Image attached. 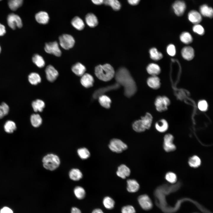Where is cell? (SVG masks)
Returning a JSON list of instances; mask_svg holds the SVG:
<instances>
[{
  "instance_id": "10",
  "label": "cell",
  "mask_w": 213,
  "mask_h": 213,
  "mask_svg": "<svg viewBox=\"0 0 213 213\" xmlns=\"http://www.w3.org/2000/svg\"><path fill=\"white\" fill-rule=\"evenodd\" d=\"M173 136L170 134H167L164 136L163 147L166 151H172L175 149V146L173 143Z\"/></svg>"
},
{
  "instance_id": "26",
  "label": "cell",
  "mask_w": 213,
  "mask_h": 213,
  "mask_svg": "<svg viewBox=\"0 0 213 213\" xmlns=\"http://www.w3.org/2000/svg\"><path fill=\"white\" fill-rule=\"evenodd\" d=\"M146 70L148 72L152 75H156L159 74L161 71L159 66L154 63L149 64L147 66Z\"/></svg>"
},
{
  "instance_id": "49",
  "label": "cell",
  "mask_w": 213,
  "mask_h": 213,
  "mask_svg": "<svg viewBox=\"0 0 213 213\" xmlns=\"http://www.w3.org/2000/svg\"><path fill=\"white\" fill-rule=\"evenodd\" d=\"M3 109L5 116L7 115L9 111V106L6 103L2 102L1 105Z\"/></svg>"
},
{
  "instance_id": "45",
  "label": "cell",
  "mask_w": 213,
  "mask_h": 213,
  "mask_svg": "<svg viewBox=\"0 0 213 213\" xmlns=\"http://www.w3.org/2000/svg\"><path fill=\"white\" fill-rule=\"evenodd\" d=\"M121 213H136L134 207L131 205L123 206L121 209Z\"/></svg>"
},
{
  "instance_id": "13",
  "label": "cell",
  "mask_w": 213,
  "mask_h": 213,
  "mask_svg": "<svg viewBox=\"0 0 213 213\" xmlns=\"http://www.w3.org/2000/svg\"><path fill=\"white\" fill-rule=\"evenodd\" d=\"M119 86L120 85L117 83L111 85L100 88L94 92L93 94V97L94 99H96L98 98L100 96L104 95L106 92L117 89Z\"/></svg>"
},
{
  "instance_id": "57",
  "label": "cell",
  "mask_w": 213,
  "mask_h": 213,
  "mask_svg": "<svg viewBox=\"0 0 213 213\" xmlns=\"http://www.w3.org/2000/svg\"><path fill=\"white\" fill-rule=\"evenodd\" d=\"M1 47H0V53L1 51Z\"/></svg>"
},
{
  "instance_id": "8",
  "label": "cell",
  "mask_w": 213,
  "mask_h": 213,
  "mask_svg": "<svg viewBox=\"0 0 213 213\" xmlns=\"http://www.w3.org/2000/svg\"><path fill=\"white\" fill-rule=\"evenodd\" d=\"M44 50L46 53L52 54L57 57H59L62 54L58 44L56 41L46 43Z\"/></svg>"
},
{
  "instance_id": "56",
  "label": "cell",
  "mask_w": 213,
  "mask_h": 213,
  "mask_svg": "<svg viewBox=\"0 0 213 213\" xmlns=\"http://www.w3.org/2000/svg\"><path fill=\"white\" fill-rule=\"evenodd\" d=\"M5 116L3 109L1 105H0V119L2 118Z\"/></svg>"
},
{
  "instance_id": "42",
  "label": "cell",
  "mask_w": 213,
  "mask_h": 213,
  "mask_svg": "<svg viewBox=\"0 0 213 213\" xmlns=\"http://www.w3.org/2000/svg\"><path fill=\"white\" fill-rule=\"evenodd\" d=\"M77 153L79 156L83 159H88L90 156L89 151L85 148L79 149L77 150Z\"/></svg>"
},
{
  "instance_id": "22",
  "label": "cell",
  "mask_w": 213,
  "mask_h": 213,
  "mask_svg": "<svg viewBox=\"0 0 213 213\" xmlns=\"http://www.w3.org/2000/svg\"><path fill=\"white\" fill-rule=\"evenodd\" d=\"M147 83L149 86L154 89H158L160 86V79L156 75L149 77L147 79Z\"/></svg>"
},
{
  "instance_id": "2",
  "label": "cell",
  "mask_w": 213,
  "mask_h": 213,
  "mask_svg": "<svg viewBox=\"0 0 213 213\" xmlns=\"http://www.w3.org/2000/svg\"><path fill=\"white\" fill-rule=\"evenodd\" d=\"M95 73L99 79L104 81L110 80L115 74L113 67L108 64L96 66L95 68Z\"/></svg>"
},
{
  "instance_id": "15",
  "label": "cell",
  "mask_w": 213,
  "mask_h": 213,
  "mask_svg": "<svg viewBox=\"0 0 213 213\" xmlns=\"http://www.w3.org/2000/svg\"><path fill=\"white\" fill-rule=\"evenodd\" d=\"M188 18L191 22L195 24H198L202 20L200 13L195 10H192L189 12Z\"/></svg>"
},
{
  "instance_id": "36",
  "label": "cell",
  "mask_w": 213,
  "mask_h": 213,
  "mask_svg": "<svg viewBox=\"0 0 213 213\" xmlns=\"http://www.w3.org/2000/svg\"><path fill=\"white\" fill-rule=\"evenodd\" d=\"M4 129L6 132L8 133H12L17 128L15 123L12 120H8L4 125Z\"/></svg>"
},
{
  "instance_id": "21",
  "label": "cell",
  "mask_w": 213,
  "mask_h": 213,
  "mask_svg": "<svg viewBox=\"0 0 213 213\" xmlns=\"http://www.w3.org/2000/svg\"><path fill=\"white\" fill-rule=\"evenodd\" d=\"M85 20L87 25L91 28L96 27L98 24L97 17L92 13H88L86 15Z\"/></svg>"
},
{
  "instance_id": "11",
  "label": "cell",
  "mask_w": 213,
  "mask_h": 213,
  "mask_svg": "<svg viewBox=\"0 0 213 213\" xmlns=\"http://www.w3.org/2000/svg\"><path fill=\"white\" fill-rule=\"evenodd\" d=\"M172 7L175 14L179 16L183 14L186 9V5L183 1L178 0L174 3Z\"/></svg>"
},
{
  "instance_id": "43",
  "label": "cell",
  "mask_w": 213,
  "mask_h": 213,
  "mask_svg": "<svg viewBox=\"0 0 213 213\" xmlns=\"http://www.w3.org/2000/svg\"><path fill=\"white\" fill-rule=\"evenodd\" d=\"M180 38L182 42L187 44L191 43L193 40L192 36L188 32L183 33L180 36Z\"/></svg>"
},
{
  "instance_id": "51",
  "label": "cell",
  "mask_w": 213,
  "mask_h": 213,
  "mask_svg": "<svg viewBox=\"0 0 213 213\" xmlns=\"http://www.w3.org/2000/svg\"><path fill=\"white\" fill-rule=\"evenodd\" d=\"M6 32V30L5 26L0 23V36L4 35Z\"/></svg>"
},
{
  "instance_id": "29",
  "label": "cell",
  "mask_w": 213,
  "mask_h": 213,
  "mask_svg": "<svg viewBox=\"0 0 213 213\" xmlns=\"http://www.w3.org/2000/svg\"><path fill=\"white\" fill-rule=\"evenodd\" d=\"M69 176L71 180L74 181H78L82 178L83 174L79 170L74 168L70 171Z\"/></svg>"
},
{
  "instance_id": "34",
  "label": "cell",
  "mask_w": 213,
  "mask_h": 213,
  "mask_svg": "<svg viewBox=\"0 0 213 213\" xmlns=\"http://www.w3.org/2000/svg\"><path fill=\"white\" fill-rule=\"evenodd\" d=\"M23 3V0H8V4L9 8L14 11L20 7Z\"/></svg>"
},
{
  "instance_id": "25",
  "label": "cell",
  "mask_w": 213,
  "mask_h": 213,
  "mask_svg": "<svg viewBox=\"0 0 213 213\" xmlns=\"http://www.w3.org/2000/svg\"><path fill=\"white\" fill-rule=\"evenodd\" d=\"M32 106L35 112H41L45 106V104L42 100L38 99L32 102Z\"/></svg>"
},
{
  "instance_id": "58",
  "label": "cell",
  "mask_w": 213,
  "mask_h": 213,
  "mask_svg": "<svg viewBox=\"0 0 213 213\" xmlns=\"http://www.w3.org/2000/svg\"><path fill=\"white\" fill-rule=\"evenodd\" d=\"M1 0H0V1H1Z\"/></svg>"
},
{
  "instance_id": "37",
  "label": "cell",
  "mask_w": 213,
  "mask_h": 213,
  "mask_svg": "<svg viewBox=\"0 0 213 213\" xmlns=\"http://www.w3.org/2000/svg\"><path fill=\"white\" fill-rule=\"evenodd\" d=\"M33 62L37 67L42 68L44 67L45 62L43 58L38 54H34L32 58Z\"/></svg>"
},
{
  "instance_id": "14",
  "label": "cell",
  "mask_w": 213,
  "mask_h": 213,
  "mask_svg": "<svg viewBox=\"0 0 213 213\" xmlns=\"http://www.w3.org/2000/svg\"><path fill=\"white\" fill-rule=\"evenodd\" d=\"M80 81L83 86L86 88H89L93 86L94 80L91 75L85 73L81 76Z\"/></svg>"
},
{
  "instance_id": "6",
  "label": "cell",
  "mask_w": 213,
  "mask_h": 213,
  "mask_svg": "<svg viewBox=\"0 0 213 213\" xmlns=\"http://www.w3.org/2000/svg\"><path fill=\"white\" fill-rule=\"evenodd\" d=\"M7 22L9 26L12 29L15 30L16 27L21 28L22 23L20 17L18 15L12 13L7 17Z\"/></svg>"
},
{
  "instance_id": "53",
  "label": "cell",
  "mask_w": 213,
  "mask_h": 213,
  "mask_svg": "<svg viewBox=\"0 0 213 213\" xmlns=\"http://www.w3.org/2000/svg\"><path fill=\"white\" fill-rule=\"evenodd\" d=\"M71 213H81V212L78 208L73 207L71 209Z\"/></svg>"
},
{
  "instance_id": "52",
  "label": "cell",
  "mask_w": 213,
  "mask_h": 213,
  "mask_svg": "<svg viewBox=\"0 0 213 213\" xmlns=\"http://www.w3.org/2000/svg\"><path fill=\"white\" fill-rule=\"evenodd\" d=\"M128 3L131 5L135 6L138 5L140 0H127Z\"/></svg>"
},
{
  "instance_id": "31",
  "label": "cell",
  "mask_w": 213,
  "mask_h": 213,
  "mask_svg": "<svg viewBox=\"0 0 213 213\" xmlns=\"http://www.w3.org/2000/svg\"><path fill=\"white\" fill-rule=\"evenodd\" d=\"M153 117L151 114L147 113L144 117H141V119L146 129H149L151 127L152 121Z\"/></svg>"
},
{
  "instance_id": "3",
  "label": "cell",
  "mask_w": 213,
  "mask_h": 213,
  "mask_svg": "<svg viewBox=\"0 0 213 213\" xmlns=\"http://www.w3.org/2000/svg\"><path fill=\"white\" fill-rule=\"evenodd\" d=\"M42 162L43 167L46 169L53 171L59 166L60 160L58 156L52 154H48L43 158Z\"/></svg>"
},
{
  "instance_id": "30",
  "label": "cell",
  "mask_w": 213,
  "mask_h": 213,
  "mask_svg": "<svg viewBox=\"0 0 213 213\" xmlns=\"http://www.w3.org/2000/svg\"><path fill=\"white\" fill-rule=\"evenodd\" d=\"M99 101L100 104L106 108L108 109L110 107L111 101L108 96L103 95L98 97Z\"/></svg>"
},
{
  "instance_id": "20",
  "label": "cell",
  "mask_w": 213,
  "mask_h": 213,
  "mask_svg": "<svg viewBox=\"0 0 213 213\" xmlns=\"http://www.w3.org/2000/svg\"><path fill=\"white\" fill-rule=\"evenodd\" d=\"M72 72L78 76H81L86 71L85 66L80 63L78 62L74 64L72 67Z\"/></svg>"
},
{
  "instance_id": "39",
  "label": "cell",
  "mask_w": 213,
  "mask_h": 213,
  "mask_svg": "<svg viewBox=\"0 0 213 213\" xmlns=\"http://www.w3.org/2000/svg\"><path fill=\"white\" fill-rule=\"evenodd\" d=\"M74 192L76 198L79 199H83L85 195V190L80 186H78L75 187L74 190Z\"/></svg>"
},
{
  "instance_id": "41",
  "label": "cell",
  "mask_w": 213,
  "mask_h": 213,
  "mask_svg": "<svg viewBox=\"0 0 213 213\" xmlns=\"http://www.w3.org/2000/svg\"><path fill=\"white\" fill-rule=\"evenodd\" d=\"M188 164L191 167L196 168L200 165L201 160L198 156H194L190 158L188 161Z\"/></svg>"
},
{
  "instance_id": "24",
  "label": "cell",
  "mask_w": 213,
  "mask_h": 213,
  "mask_svg": "<svg viewBox=\"0 0 213 213\" xmlns=\"http://www.w3.org/2000/svg\"><path fill=\"white\" fill-rule=\"evenodd\" d=\"M71 23L74 27L78 30H82L85 27L83 21L79 17H74L71 20Z\"/></svg>"
},
{
  "instance_id": "44",
  "label": "cell",
  "mask_w": 213,
  "mask_h": 213,
  "mask_svg": "<svg viewBox=\"0 0 213 213\" xmlns=\"http://www.w3.org/2000/svg\"><path fill=\"white\" fill-rule=\"evenodd\" d=\"M165 178L168 182L172 183H175L177 180L176 175L172 172H169L167 173Z\"/></svg>"
},
{
  "instance_id": "47",
  "label": "cell",
  "mask_w": 213,
  "mask_h": 213,
  "mask_svg": "<svg viewBox=\"0 0 213 213\" xmlns=\"http://www.w3.org/2000/svg\"><path fill=\"white\" fill-rule=\"evenodd\" d=\"M208 105L207 102L205 100H201L198 103L199 109L202 111H206L208 109Z\"/></svg>"
},
{
  "instance_id": "12",
  "label": "cell",
  "mask_w": 213,
  "mask_h": 213,
  "mask_svg": "<svg viewBox=\"0 0 213 213\" xmlns=\"http://www.w3.org/2000/svg\"><path fill=\"white\" fill-rule=\"evenodd\" d=\"M45 73L47 80L49 82H54L59 75L57 71L51 65L47 66L45 69Z\"/></svg>"
},
{
  "instance_id": "17",
  "label": "cell",
  "mask_w": 213,
  "mask_h": 213,
  "mask_svg": "<svg viewBox=\"0 0 213 213\" xmlns=\"http://www.w3.org/2000/svg\"><path fill=\"white\" fill-rule=\"evenodd\" d=\"M130 173V169L126 165L122 164L118 168L116 172L117 175L122 179H125L129 176Z\"/></svg>"
},
{
  "instance_id": "4",
  "label": "cell",
  "mask_w": 213,
  "mask_h": 213,
  "mask_svg": "<svg viewBox=\"0 0 213 213\" xmlns=\"http://www.w3.org/2000/svg\"><path fill=\"white\" fill-rule=\"evenodd\" d=\"M109 147L112 151L118 153H121L128 148L125 143L117 138H113L110 141Z\"/></svg>"
},
{
  "instance_id": "23",
  "label": "cell",
  "mask_w": 213,
  "mask_h": 213,
  "mask_svg": "<svg viewBox=\"0 0 213 213\" xmlns=\"http://www.w3.org/2000/svg\"><path fill=\"white\" fill-rule=\"evenodd\" d=\"M200 13L204 17L211 18L213 17V10L212 8L204 4L201 5L199 8Z\"/></svg>"
},
{
  "instance_id": "46",
  "label": "cell",
  "mask_w": 213,
  "mask_h": 213,
  "mask_svg": "<svg viewBox=\"0 0 213 213\" xmlns=\"http://www.w3.org/2000/svg\"><path fill=\"white\" fill-rule=\"evenodd\" d=\"M193 31L200 35H203L204 33V30L203 27L199 24H195L193 28Z\"/></svg>"
},
{
  "instance_id": "40",
  "label": "cell",
  "mask_w": 213,
  "mask_h": 213,
  "mask_svg": "<svg viewBox=\"0 0 213 213\" xmlns=\"http://www.w3.org/2000/svg\"><path fill=\"white\" fill-rule=\"evenodd\" d=\"M149 53L151 58L154 60H159L163 57L162 54L158 51L156 48L151 49L149 50Z\"/></svg>"
},
{
  "instance_id": "38",
  "label": "cell",
  "mask_w": 213,
  "mask_h": 213,
  "mask_svg": "<svg viewBox=\"0 0 213 213\" xmlns=\"http://www.w3.org/2000/svg\"><path fill=\"white\" fill-rule=\"evenodd\" d=\"M132 126L133 129L138 132H143L146 130L141 120L135 121L133 124Z\"/></svg>"
},
{
  "instance_id": "5",
  "label": "cell",
  "mask_w": 213,
  "mask_h": 213,
  "mask_svg": "<svg viewBox=\"0 0 213 213\" xmlns=\"http://www.w3.org/2000/svg\"><path fill=\"white\" fill-rule=\"evenodd\" d=\"M60 46L64 49L68 50L74 46L75 41L73 37L68 34H64L59 38Z\"/></svg>"
},
{
  "instance_id": "35",
  "label": "cell",
  "mask_w": 213,
  "mask_h": 213,
  "mask_svg": "<svg viewBox=\"0 0 213 213\" xmlns=\"http://www.w3.org/2000/svg\"><path fill=\"white\" fill-rule=\"evenodd\" d=\"M28 80L30 83L33 85H36L41 82V78L37 73L32 72L28 76Z\"/></svg>"
},
{
  "instance_id": "1",
  "label": "cell",
  "mask_w": 213,
  "mask_h": 213,
  "mask_svg": "<svg viewBox=\"0 0 213 213\" xmlns=\"http://www.w3.org/2000/svg\"><path fill=\"white\" fill-rule=\"evenodd\" d=\"M115 77L117 83L124 88V94L127 97L133 96L137 91V87L134 80L128 70L124 67L119 68Z\"/></svg>"
},
{
  "instance_id": "19",
  "label": "cell",
  "mask_w": 213,
  "mask_h": 213,
  "mask_svg": "<svg viewBox=\"0 0 213 213\" xmlns=\"http://www.w3.org/2000/svg\"><path fill=\"white\" fill-rule=\"evenodd\" d=\"M128 191L130 193L137 192L140 188V185L137 181L134 179H128L127 181Z\"/></svg>"
},
{
  "instance_id": "27",
  "label": "cell",
  "mask_w": 213,
  "mask_h": 213,
  "mask_svg": "<svg viewBox=\"0 0 213 213\" xmlns=\"http://www.w3.org/2000/svg\"><path fill=\"white\" fill-rule=\"evenodd\" d=\"M30 121L32 125L37 128L41 124L42 120L40 115L38 114H33L30 117Z\"/></svg>"
},
{
  "instance_id": "55",
  "label": "cell",
  "mask_w": 213,
  "mask_h": 213,
  "mask_svg": "<svg viewBox=\"0 0 213 213\" xmlns=\"http://www.w3.org/2000/svg\"><path fill=\"white\" fill-rule=\"evenodd\" d=\"M91 213H104L103 211L101 209L99 208H96L94 209Z\"/></svg>"
},
{
  "instance_id": "16",
  "label": "cell",
  "mask_w": 213,
  "mask_h": 213,
  "mask_svg": "<svg viewBox=\"0 0 213 213\" xmlns=\"http://www.w3.org/2000/svg\"><path fill=\"white\" fill-rule=\"evenodd\" d=\"M35 19L37 22L42 24H46L49 20V17L47 13L44 11H40L36 14Z\"/></svg>"
},
{
  "instance_id": "50",
  "label": "cell",
  "mask_w": 213,
  "mask_h": 213,
  "mask_svg": "<svg viewBox=\"0 0 213 213\" xmlns=\"http://www.w3.org/2000/svg\"><path fill=\"white\" fill-rule=\"evenodd\" d=\"M0 213H13V211L9 208L7 207H5L2 208L0 210Z\"/></svg>"
},
{
  "instance_id": "48",
  "label": "cell",
  "mask_w": 213,
  "mask_h": 213,
  "mask_svg": "<svg viewBox=\"0 0 213 213\" xmlns=\"http://www.w3.org/2000/svg\"><path fill=\"white\" fill-rule=\"evenodd\" d=\"M167 53L170 56H173L175 54V48L173 44L169 45L167 47Z\"/></svg>"
},
{
  "instance_id": "7",
  "label": "cell",
  "mask_w": 213,
  "mask_h": 213,
  "mask_svg": "<svg viewBox=\"0 0 213 213\" xmlns=\"http://www.w3.org/2000/svg\"><path fill=\"white\" fill-rule=\"evenodd\" d=\"M170 104V101L169 99L165 96L157 97L155 101V105L156 110L160 112L165 111L167 110V106Z\"/></svg>"
},
{
  "instance_id": "9",
  "label": "cell",
  "mask_w": 213,
  "mask_h": 213,
  "mask_svg": "<svg viewBox=\"0 0 213 213\" xmlns=\"http://www.w3.org/2000/svg\"><path fill=\"white\" fill-rule=\"evenodd\" d=\"M138 201L140 206L144 210H150L153 207L152 201L147 195L143 194L139 196Z\"/></svg>"
},
{
  "instance_id": "28",
  "label": "cell",
  "mask_w": 213,
  "mask_h": 213,
  "mask_svg": "<svg viewBox=\"0 0 213 213\" xmlns=\"http://www.w3.org/2000/svg\"><path fill=\"white\" fill-rule=\"evenodd\" d=\"M156 129L158 131L163 133L166 131L168 128V124L164 119H162L157 122L155 125Z\"/></svg>"
},
{
  "instance_id": "33",
  "label": "cell",
  "mask_w": 213,
  "mask_h": 213,
  "mask_svg": "<svg viewBox=\"0 0 213 213\" xmlns=\"http://www.w3.org/2000/svg\"><path fill=\"white\" fill-rule=\"evenodd\" d=\"M102 203L104 206L109 210L113 209L114 206L115 204L113 199L109 196H106L104 198Z\"/></svg>"
},
{
  "instance_id": "32",
  "label": "cell",
  "mask_w": 213,
  "mask_h": 213,
  "mask_svg": "<svg viewBox=\"0 0 213 213\" xmlns=\"http://www.w3.org/2000/svg\"><path fill=\"white\" fill-rule=\"evenodd\" d=\"M103 4L110 6L115 11L119 10L121 7V4L118 0H104Z\"/></svg>"
},
{
  "instance_id": "18",
  "label": "cell",
  "mask_w": 213,
  "mask_h": 213,
  "mask_svg": "<svg viewBox=\"0 0 213 213\" xmlns=\"http://www.w3.org/2000/svg\"><path fill=\"white\" fill-rule=\"evenodd\" d=\"M181 54L183 57L185 59L190 60L192 59L194 56L193 49L190 46L184 47L181 51Z\"/></svg>"
},
{
  "instance_id": "54",
  "label": "cell",
  "mask_w": 213,
  "mask_h": 213,
  "mask_svg": "<svg viewBox=\"0 0 213 213\" xmlns=\"http://www.w3.org/2000/svg\"><path fill=\"white\" fill-rule=\"evenodd\" d=\"M95 4L100 5L103 4L104 0H91Z\"/></svg>"
}]
</instances>
